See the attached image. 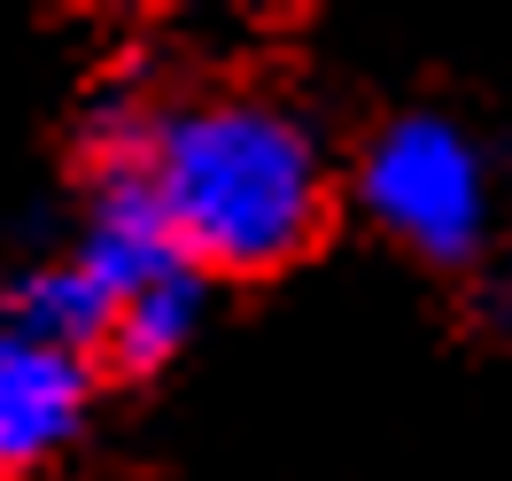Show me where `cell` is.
<instances>
[{
    "label": "cell",
    "instance_id": "1",
    "mask_svg": "<svg viewBox=\"0 0 512 481\" xmlns=\"http://www.w3.org/2000/svg\"><path fill=\"white\" fill-rule=\"evenodd\" d=\"M94 179H132L202 280H272L334 225V156L295 101L202 86L179 101L109 94L86 117Z\"/></svg>",
    "mask_w": 512,
    "mask_h": 481
},
{
    "label": "cell",
    "instance_id": "2",
    "mask_svg": "<svg viewBox=\"0 0 512 481\" xmlns=\"http://www.w3.org/2000/svg\"><path fill=\"white\" fill-rule=\"evenodd\" d=\"M357 202L419 264H481L489 249V156L443 109H396L357 148Z\"/></svg>",
    "mask_w": 512,
    "mask_h": 481
},
{
    "label": "cell",
    "instance_id": "3",
    "mask_svg": "<svg viewBox=\"0 0 512 481\" xmlns=\"http://www.w3.org/2000/svg\"><path fill=\"white\" fill-rule=\"evenodd\" d=\"M94 419V365L0 319V481L55 474Z\"/></svg>",
    "mask_w": 512,
    "mask_h": 481
},
{
    "label": "cell",
    "instance_id": "4",
    "mask_svg": "<svg viewBox=\"0 0 512 481\" xmlns=\"http://www.w3.org/2000/svg\"><path fill=\"white\" fill-rule=\"evenodd\" d=\"M202 319H210V280H202V272H171V280H156V288H140L132 303H117L94 373L156 381L163 365H179V350L202 334Z\"/></svg>",
    "mask_w": 512,
    "mask_h": 481
},
{
    "label": "cell",
    "instance_id": "5",
    "mask_svg": "<svg viewBox=\"0 0 512 481\" xmlns=\"http://www.w3.org/2000/svg\"><path fill=\"white\" fill-rule=\"evenodd\" d=\"M474 311H481L489 334H505V342H512V264H489V272L474 280Z\"/></svg>",
    "mask_w": 512,
    "mask_h": 481
}]
</instances>
